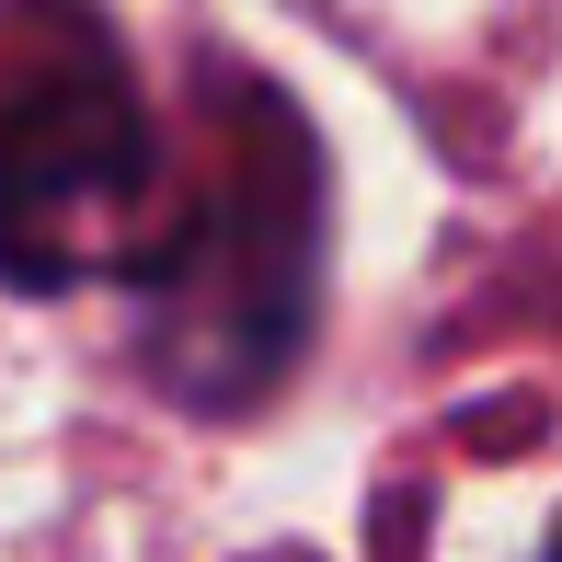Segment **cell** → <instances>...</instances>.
<instances>
[{"label": "cell", "instance_id": "2", "mask_svg": "<svg viewBox=\"0 0 562 562\" xmlns=\"http://www.w3.org/2000/svg\"><path fill=\"white\" fill-rule=\"evenodd\" d=\"M149 195H161V126L115 46H58L35 81L0 92V276L35 299L92 276H149Z\"/></svg>", "mask_w": 562, "mask_h": 562}, {"label": "cell", "instance_id": "1", "mask_svg": "<svg viewBox=\"0 0 562 562\" xmlns=\"http://www.w3.org/2000/svg\"><path fill=\"white\" fill-rule=\"evenodd\" d=\"M311 252H322V195H311V138L299 104L241 81V138H229L218 195L149 252V368L195 414H241L311 334Z\"/></svg>", "mask_w": 562, "mask_h": 562}, {"label": "cell", "instance_id": "3", "mask_svg": "<svg viewBox=\"0 0 562 562\" xmlns=\"http://www.w3.org/2000/svg\"><path fill=\"white\" fill-rule=\"evenodd\" d=\"M551 562H562V540H551Z\"/></svg>", "mask_w": 562, "mask_h": 562}]
</instances>
